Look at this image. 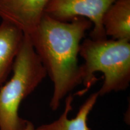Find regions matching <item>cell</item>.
<instances>
[{"mask_svg":"<svg viewBox=\"0 0 130 130\" xmlns=\"http://www.w3.org/2000/svg\"><path fill=\"white\" fill-rule=\"evenodd\" d=\"M24 130H35V126L32 124V123L30 121H28L27 126H26V128Z\"/></svg>","mask_w":130,"mask_h":130,"instance_id":"cell-9","label":"cell"},{"mask_svg":"<svg viewBox=\"0 0 130 130\" xmlns=\"http://www.w3.org/2000/svg\"><path fill=\"white\" fill-rule=\"evenodd\" d=\"M97 92L92 94L79 108L75 118L69 119L68 114L72 109L74 98L71 94L66 97L63 113L58 119L53 122L38 126L35 130H90L87 126V118L97 101Z\"/></svg>","mask_w":130,"mask_h":130,"instance_id":"cell-7","label":"cell"},{"mask_svg":"<svg viewBox=\"0 0 130 130\" xmlns=\"http://www.w3.org/2000/svg\"><path fill=\"white\" fill-rule=\"evenodd\" d=\"M92 26L84 18L62 22L45 14L35 30L27 35L53 82L50 104L53 111L58 109L66 95L81 84L78 57L83 39Z\"/></svg>","mask_w":130,"mask_h":130,"instance_id":"cell-1","label":"cell"},{"mask_svg":"<svg viewBox=\"0 0 130 130\" xmlns=\"http://www.w3.org/2000/svg\"><path fill=\"white\" fill-rule=\"evenodd\" d=\"M107 37L130 41V0H116L102 17Z\"/></svg>","mask_w":130,"mask_h":130,"instance_id":"cell-8","label":"cell"},{"mask_svg":"<svg viewBox=\"0 0 130 130\" xmlns=\"http://www.w3.org/2000/svg\"><path fill=\"white\" fill-rule=\"evenodd\" d=\"M51 0H0V18L23 32L31 34L45 14Z\"/></svg>","mask_w":130,"mask_h":130,"instance_id":"cell-5","label":"cell"},{"mask_svg":"<svg viewBox=\"0 0 130 130\" xmlns=\"http://www.w3.org/2000/svg\"><path fill=\"white\" fill-rule=\"evenodd\" d=\"M24 34L12 24H0V87L5 83L22 46Z\"/></svg>","mask_w":130,"mask_h":130,"instance_id":"cell-6","label":"cell"},{"mask_svg":"<svg viewBox=\"0 0 130 130\" xmlns=\"http://www.w3.org/2000/svg\"><path fill=\"white\" fill-rule=\"evenodd\" d=\"M13 75L0 87V130H24L28 121L19 116V108L47 74L28 36L24 35L14 60Z\"/></svg>","mask_w":130,"mask_h":130,"instance_id":"cell-3","label":"cell"},{"mask_svg":"<svg viewBox=\"0 0 130 130\" xmlns=\"http://www.w3.org/2000/svg\"><path fill=\"white\" fill-rule=\"evenodd\" d=\"M79 56L84 63L80 65L83 95L98 81L95 74H104V82L97 92L102 96L112 92L126 90L130 82V41L126 40L94 39L86 38L81 42Z\"/></svg>","mask_w":130,"mask_h":130,"instance_id":"cell-2","label":"cell"},{"mask_svg":"<svg viewBox=\"0 0 130 130\" xmlns=\"http://www.w3.org/2000/svg\"><path fill=\"white\" fill-rule=\"evenodd\" d=\"M116 0H51L45 14L62 22H69L77 18L87 19L93 25L90 38L106 39L102 26V17L107 10Z\"/></svg>","mask_w":130,"mask_h":130,"instance_id":"cell-4","label":"cell"}]
</instances>
